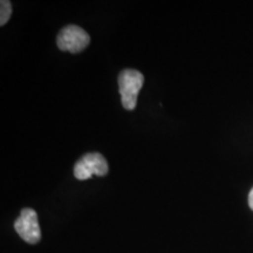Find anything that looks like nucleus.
<instances>
[{"mask_svg": "<svg viewBox=\"0 0 253 253\" xmlns=\"http://www.w3.org/2000/svg\"><path fill=\"white\" fill-rule=\"evenodd\" d=\"M144 77L142 73L135 69H123L119 77L120 94L122 97V106L126 110H132L137 104V96L142 86Z\"/></svg>", "mask_w": 253, "mask_h": 253, "instance_id": "1", "label": "nucleus"}, {"mask_svg": "<svg viewBox=\"0 0 253 253\" xmlns=\"http://www.w3.org/2000/svg\"><path fill=\"white\" fill-rule=\"evenodd\" d=\"M90 37L84 28L75 26V25H69L62 28L59 32L56 43L61 50L71 53H79L84 50L89 45Z\"/></svg>", "mask_w": 253, "mask_h": 253, "instance_id": "2", "label": "nucleus"}, {"mask_svg": "<svg viewBox=\"0 0 253 253\" xmlns=\"http://www.w3.org/2000/svg\"><path fill=\"white\" fill-rule=\"evenodd\" d=\"M108 170V163L102 155L99 153H90L84 155L75 164L74 176L80 181H84V179L90 178L93 175H107Z\"/></svg>", "mask_w": 253, "mask_h": 253, "instance_id": "3", "label": "nucleus"}, {"mask_svg": "<svg viewBox=\"0 0 253 253\" xmlns=\"http://www.w3.org/2000/svg\"><path fill=\"white\" fill-rule=\"evenodd\" d=\"M14 229L21 239L28 244H37L41 239V230L38 214L33 209H23L14 223Z\"/></svg>", "mask_w": 253, "mask_h": 253, "instance_id": "4", "label": "nucleus"}, {"mask_svg": "<svg viewBox=\"0 0 253 253\" xmlns=\"http://www.w3.org/2000/svg\"><path fill=\"white\" fill-rule=\"evenodd\" d=\"M0 5V26H4L12 14V6L8 0H1Z\"/></svg>", "mask_w": 253, "mask_h": 253, "instance_id": "5", "label": "nucleus"}, {"mask_svg": "<svg viewBox=\"0 0 253 253\" xmlns=\"http://www.w3.org/2000/svg\"><path fill=\"white\" fill-rule=\"evenodd\" d=\"M249 205H250V208H251L253 210V188L249 194Z\"/></svg>", "mask_w": 253, "mask_h": 253, "instance_id": "6", "label": "nucleus"}]
</instances>
